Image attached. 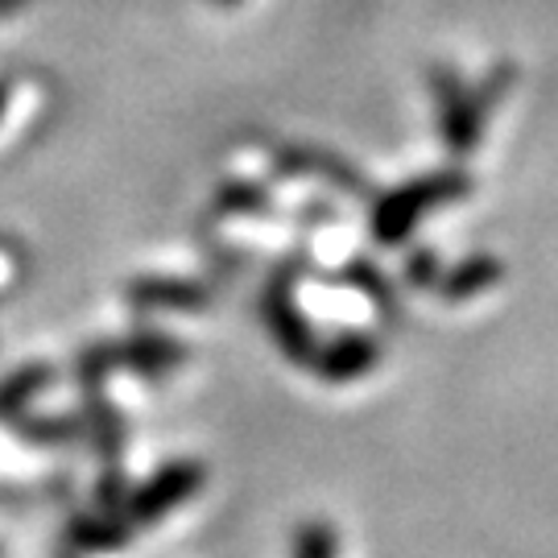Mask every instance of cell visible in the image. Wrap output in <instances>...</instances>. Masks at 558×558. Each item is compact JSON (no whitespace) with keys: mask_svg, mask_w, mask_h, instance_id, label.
I'll return each instance as SVG.
<instances>
[{"mask_svg":"<svg viewBox=\"0 0 558 558\" xmlns=\"http://www.w3.org/2000/svg\"><path fill=\"white\" fill-rule=\"evenodd\" d=\"M129 521H117V518H87L75 525V542H80L83 550H120L124 542H129Z\"/></svg>","mask_w":558,"mask_h":558,"instance_id":"3","label":"cell"},{"mask_svg":"<svg viewBox=\"0 0 558 558\" xmlns=\"http://www.w3.org/2000/svg\"><path fill=\"white\" fill-rule=\"evenodd\" d=\"M203 488V468L195 463H170V468H161L158 476L149 480L145 488H137L129 505H124V513H129V525H154L161 521L170 509H179L182 500H191L195 493Z\"/></svg>","mask_w":558,"mask_h":558,"instance_id":"1","label":"cell"},{"mask_svg":"<svg viewBox=\"0 0 558 558\" xmlns=\"http://www.w3.org/2000/svg\"><path fill=\"white\" fill-rule=\"evenodd\" d=\"M294 558H339V542L336 534L323 525V521H311L294 534Z\"/></svg>","mask_w":558,"mask_h":558,"instance_id":"4","label":"cell"},{"mask_svg":"<svg viewBox=\"0 0 558 558\" xmlns=\"http://www.w3.org/2000/svg\"><path fill=\"white\" fill-rule=\"evenodd\" d=\"M459 195L456 179H435V186H422V191H401L393 199L380 203V216H377V236L380 240H398L401 232H410V223L418 220V207L422 203H439Z\"/></svg>","mask_w":558,"mask_h":558,"instance_id":"2","label":"cell"}]
</instances>
